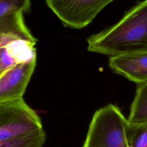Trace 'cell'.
Instances as JSON below:
<instances>
[{
	"label": "cell",
	"instance_id": "obj_1",
	"mask_svg": "<svg viewBox=\"0 0 147 147\" xmlns=\"http://www.w3.org/2000/svg\"><path fill=\"white\" fill-rule=\"evenodd\" d=\"M87 41L88 51L110 57L147 51V0L137 3L118 22Z\"/></svg>",
	"mask_w": 147,
	"mask_h": 147
},
{
	"label": "cell",
	"instance_id": "obj_2",
	"mask_svg": "<svg viewBox=\"0 0 147 147\" xmlns=\"http://www.w3.org/2000/svg\"><path fill=\"white\" fill-rule=\"evenodd\" d=\"M128 126L120 109L109 104L94 113L82 147H129Z\"/></svg>",
	"mask_w": 147,
	"mask_h": 147
},
{
	"label": "cell",
	"instance_id": "obj_3",
	"mask_svg": "<svg viewBox=\"0 0 147 147\" xmlns=\"http://www.w3.org/2000/svg\"><path fill=\"white\" fill-rule=\"evenodd\" d=\"M44 130L39 116L23 98L0 102V141L18 138Z\"/></svg>",
	"mask_w": 147,
	"mask_h": 147
},
{
	"label": "cell",
	"instance_id": "obj_4",
	"mask_svg": "<svg viewBox=\"0 0 147 147\" xmlns=\"http://www.w3.org/2000/svg\"><path fill=\"white\" fill-rule=\"evenodd\" d=\"M114 0H46L48 6L66 27L80 29Z\"/></svg>",
	"mask_w": 147,
	"mask_h": 147
},
{
	"label": "cell",
	"instance_id": "obj_5",
	"mask_svg": "<svg viewBox=\"0 0 147 147\" xmlns=\"http://www.w3.org/2000/svg\"><path fill=\"white\" fill-rule=\"evenodd\" d=\"M36 64L34 57L0 72V102L22 98Z\"/></svg>",
	"mask_w": 147,
	"mask_h": 147
},
{
	"label": "cell",
	"instance_id": "obj_6",
	"mask_svg": "<svg viewBox=\"0 0 147 147\" xmlns=\"http://www.w3.org/2000/svg\"><path fill=\"white\" fill-rule=\"evenodd\" d=\"M109 65L115 73L138 84L147 82V51L110 57Z\"/></svg>",
	"mask_w": 147,
	"mask_h": 147
},
{
	"label": "cell",
	"instance_id": "obj_7",
	"mask_svg": "<svg viewBox=\"0 0 147 147\" xmlns=\"http://www.w3.org/2000/svg\"><path fill=\"white\" fill-rule=\"evenodd\" d=\"M23 40L36 44L37 40L26 26L23 13H13L0 18V48L9 42Z\"/></svg>",
	"mask_w": 147,
	"mask_h": 147
},
{
	"label": "cell",
	"instance_id": "obj_8",
	"mask_svg": "<svg viewBox=\"0 0 147 147\" xmlns=\"http://www.w3.org/2000/svg\"><path fill=\"white\" fill-rule=\"evenodd\" d=\"M35 44L18 40L0 48V72L36 57Z\"/></svg>",
	"mask_w": 147,
	"mask_h": 147
},
{
	"label": "cell",
	"instance_id": "obj_9",
	"mask_svg": "<svg viewBox=\"0 0 147 147\" xmlns=\"http://www.w3.org/2000/svg\"><path fill=\"white\" fill-rule=\"evenodd\" d=\"M138 85L127 119L129 124L147 123V82Z\"/></svg>",
	"mask_w": 147,
	"mask_h": 147
},
{
	"label": "cell",
	"instance_id": "obj_10",
	"mask_svg": "<svg viewBox=\"0 0 147 147\" xmlns=\"http://www.w3.org/2000/svg\"><path fill=\"white\" fill-rule=\"evenodd\" d=\"M45 139L44 130L18 138L0 141V147H43Z\"/></svg>",
	"mask_w": 147,
	"mask_h": 147
},
{
	"label": "cell",
	"instance_id": "obj_11",
	"mask_svg": "<svg viewBox=\"0 0 147 147\" xmlns=\"http://www.w3.org/2000/svg\"><path fill=\"white\" fill-rule=\"evenodd\" d=\"M130 147H147V123L129 124L126 133Z\"/></svg>",
	"mask_w": 147,
	"mask_h": 147
},
{
	"label": "cell",
	"instance_id": "obj_12",
	"mask_svg": "<svg viewBox=\"0 0 147 147\" xmlns=\"http://www.w3.org/2000/svg\"><path fill=\"white\" fill-rule=\"evenodd\" d=\"M30 9V0H0V18L13 13H27Z\"/></svg>",
	"mask_w": 147,
	"mask_h": 147
},
{
	"label": "cell",
	"instance_id": "obj_13",
	"mask_svg": "<svg viewBox=\"0 0 147 147\" xmlns=\"http://www.w3.org/2000/svg\"><path fill=\"white\" fill-rule=\"evenodd\" d=\"M129 147H130V146H129Z\"/></svg>",
	"mask_w": 147,
	"mask_h": 147
},
{
	"label": "cell",
	"instance_id": "obj_14",
	"mask_svg": "<svg viewBox=\"0 0 147 147\" xmlns=\"http://www.w3.org/2000/svg\"></svg>",
	"mask_w": 147,
	"mask_h": 147
}]
</instances>
